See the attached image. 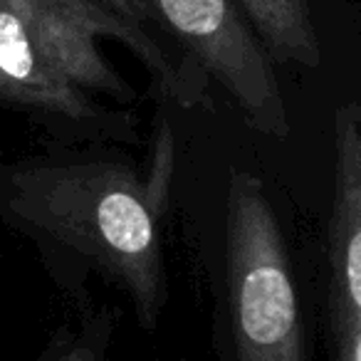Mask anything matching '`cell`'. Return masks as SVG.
Returning a JSON list of instances; mask_svg holds the SVG:
<instances>
[{
    "instance_id": "cell-1",
    "label": "cell",
    "mask_w": 361,
    "mask_h": 361,
    "mask_svg": "<svg viewBox=\"0 0 361 361\" xmlns=\"http://www.w3.org/2000/svg\"><path fill=\"white\" fill-rule=\"evenodd\" d=\"M156 206L149 183L119 161L0 159V221L119 285L144 326L156 324L166 297Z\"/></svg>"
},
{
    "instance_id": "cell-2",
    "label": "cell",
    "mask_w": 361,
    "mask_h": 361,
    "mask_svg": "<svg viewBox=\"0 0 361 361\" xmlns=\"http://www.w3.org/2000/svg\"><path fill=\"white\" fill-rule=\"evenodd\" d=\"M226 272L238 361H305L287 247L262 180L247 171L228 186Z\"/></svg>"
},
{
    "instance_id": "cell-3",
    "label": "cell",
    "mask_w": 361,
    "mask_h": 361,
    "mask_svg": "<svg viewBox=\"0 0 361 361\" xmlns=\"http://www.w3.org/2000/svg\"><path fill=\"white\" fill-rule=\"evenodd\" d=\"M159 20L188 55L226 87L235 104L260 131L287 136L290 116L270 55L235 0H146Z\"/></svg>"
},
{
    "instance_id": "cell-4",
    "label": "cell",
    "mask_w": 361,
    "mask_h": 361,
    "mask_svg": "<svg viewBox=\"0 0 361 361\" xmlns=\"http://www.w3.org/2000/svg\"><path fill=\"white\" fill-rule=\"evenodd\" d=\"M329 255L336 319L361 317V111L339 106L334 116V208Z\"/></svg>"
},
{
    "instance_id": "cell-5",
    "label": "cell",
    "mask_w": 361,
    "mask_h": 361,
    "mask_svg": "<svg viewBox=\"0 0 361 361\" xmlns=\"http://www.w3.org/2000/svg\"><path fill=\"white\" fill-rule=\"evenodd\" d=\"M0 102L72 124H87L97 116L90 94L37 57L20 18L6 3H0Z\"/></svg>"
},
{
    "instance_id": "cell-6",
    "label": "cell",
    "mask_w": 361,
    "mask_h": 361,
    "mask_svg": "<svg viewBox=\"0 0 361 361\" xmlns=\"http://www.w3.org/2000/svg\"><path fill=\"white\" fill-rule=\"evenodd\" d=\"M250 25L275 57L302 67L322 60L310 0H238Z\"/></svg>"
},
{
    "instance_id": "cell-7",
    "label": "cell",
    "mask_w": 361,
    "mask_h": 361,
    "mask_svg": "<svg viewBox=\"0 0 361 361\" xmlns=\"http://www.w3.org/2000/svg\"><path fill=\"white\" fill-rule=\"evenodd\" d=\"M109 344V319L97 317L77 331H62L37 361H104Z\"/></svg>"
},
{
    "instance_id": "cell-8",
    "label": "cell",
    "mask_w": 361,
    "mask_h": 361,
    "mask_svg": "<svg viewBox=\"0 0 361 361\" xmlns=\"http://www.w3.org/2000/svg\"><path fill=\"white\" fill-rule=\"evenodd\" d=\"M339 361H361V317L339 319Z\"/></svg>"
},
{
    "instance_id": "cell-9",
    "label": "cell",
    "mask_w": 361,
    "mask_h": 361,
    "mask_svg": "<svg viewBox=\"0 0 361 361\" xmlns=\"http://www.w3.org/2000/svg\"><path fill=\"white\" fill-rule=\"evenodd\" d=\"M102 3L109 6L111 11H116L121 18H126V20L136 23V25H141V27L156 23L149 6H146V0H102Z\"/></svg>"
}]
</instances>
